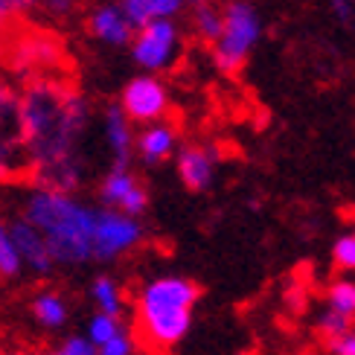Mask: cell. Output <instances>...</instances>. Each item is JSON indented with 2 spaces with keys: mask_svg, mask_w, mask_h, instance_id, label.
Segmentation results:
<instances>
[{
  "mask_svg": "<svg viewBox=\"0 0 355 355\" xmlns=\"http://www.w3.org/2000/svg\"><path fill=\"white\" fill-rule=\"evenodd\" d=\"M102 137H105V146L114 157V166H128L131 157H135V128L123 114L120 102H111L102 111Z\"/></svg>",
  "mask_w": 355,
  "mask_h": 355,
  "instance_id": "cell-13",
  "label": "cell"
},
{
  "mask_svg": "<svg viewBox=\"0 0 355 355\" xmlns=\"http://www.w3.org/2000/svg\"><path fill=\"white\" fill-rule=\"evenodd\" d=\"M175 169L189 192H204L216 181V152L198 143H187L175 152Z\"/></svg>",
  "mask_w": 355,
  "mask_h": 355,
  "instance_id": "cell-11",
  "label": "cell"
},
{
  "mask_svg": "<svg viewBox=\"0 0 355 355\" xmlns=\"http://www.w3.org/2000/svg\"><path fill=\"white\" fill-rule=\"evenodd\" d=\"M21 99V125L35 172V187L58 192H76L85 181L82 140L91 125L87 99L58 79H33Z\"/></svg>",
  "mask_w": 355,
  "mask_h": 355,
  "instance_id": "cell-1",
  "label": "cell"
},
{
  "mask_svg": "<svg viewBox=\"0 0 355 355\" xmlns=\"http://www.w3.org/2000/svg\"><path fill=\"white\" fill-rule=\"evenodd\" d=\"M329 9L335 21H341L344 26H355V0H329Z\"/></svg>",
  "mask_w": 355,
  "mask_h": 355,
  "instance_id": "cell-27",
  "label": "cell"
},
{
  "mask_svg": "<svg viewBox=\"0 0 355 355\" xmlns=\"http://www.w3.org/2000/svg\"><path fill=\"white\" fill-rule=\"evenodd\" d=\"M9 15L12 9L6 6V0H0V62H3V55L9 50V44H6V26H9Z\"/></svg>",
  "mask_w": 355,
  "mask_h": 355,
  "instance_id": "cell-28",
  "label": "cell"
},
{
  "mask_svg": "<svg viewBox=\"0 0 355 355\" xmlns=\"http://www.w3.org/2000/svg\"><path fill=\"white\" fill-rule=\"evenodd\" d=\"M21 216L44 236L55 265H85L94 259L96 207L70 192L33 187L24 198Z\"/></svg>",
  "mask_w": 355,
  "mask_h": 355,
  "instance_id": "cell-2",
  "label": "cell"
},
{
  "mask_svg": "<svg viewBox=\"0 0 355 355\" xmlns=\"http://www.w3.org/2000/svg\"><path fill=\"white\" fill-rule=\"evenodd\" d=\"M329 352L332 355H355V329L347 332L344 338H338L335 344H329Z\"/></svg>",
  "mask_w": 355,
  "mask_h": 355,
  "instance_id": "cell-29",
  "label": "cell"
},
{
  "mask_svg": "<svg viewBox=\"0 0 355 355\" xmlns=\"http://www.w3.org/2000/svg\"><path fill=\"white\" fill-rule=\"evenodd\" d=\"M12 227V239H15V248H18V257H21V265L24 271L35 274V277H47L55 271V262H53V254L47 242H44V236L29 225L24 216L12 218L9 221Z\"/></svg>",
  "mask_w": 355,
  "mask_h": 355,
  "instance_id": "cell-10",
  "label": "cell"
},
{
  "mask_svg": "<svg viewBox=\"0 0 355 355\" xmlns=\"http://www.w3.org/2000/svg\"><path fill=\"white\" fill-rule=\"evenodd\" d=\"M91 300L96 306L99 315H111V318H120L123 309H125V297H123V288L114 277L108 274H99L94 283H91Z\"/></svg>",
  "mask_w": 355,
  "mask_h": 355,
  "instance_id": "cell-16",
  "label": "cell"
},
{
  "mask_svg": "<svg viewBox=\"0 0 355 355\" xmlns=\"http://www.w3.org/2000/svg\"><path fill=\"white\" fill-rule=\"evenodd\" d=\"M85 24H87V33L96 41L108 44V47H125V44H131V35H135V26L125 21V15L116 3H96L87 12Z\"/></svg>",
  "mask_w": 355,
  "mask_h": 355,
  "instance_id": "cell-14",
  "label": "cell"
},
{
  "mask_svg": "<svg viewBox=\"0 0 355 355\" xmlns=\"http://www.w3.org/2000/svg\"><path fill=\"white\" fill-rule=\"evenodd\" d=\"M192 29L204 44H216L218 33H221V9L213 3H201V6H192Z\"/></svg>",
  "mask_w": 355,
  "mask_h": 355,
  "instance_id": "cell-17",
  "label": "cell"
},
{
  "mask_svg": "<svg viewBox=\"0 0 355 355\" xmlns=\"http://www.w3.org/2000/svg\"><path fill=\"white\" fill-rule=\"evenodd\" d=\"M349 236H352V239H355V230H352V233H349Z\"/></svg>",
  "mask_w": 355,
  "mask_h": 355,
  "instance_id": "cell-33",
  "label": "cell"
},
{
  "mask_svg": "<svg viewBox=\"0 0 355 355\" xmlns=\"http://www.w3.org/2000/svg\"><path fill=\"white\" fill-rule=\"evenodd\" d=\"M125 329V323H123V318H111V315H99V312H94L91 315V320H87V329H85V338L91 341L96 349L105 344V341H111L114 335H120Z\"/></svg>",
  "mask_w": 355,
  "mask_h": 355,
  "instance_id": "cell-20",
  "label": "cell"
},
{
  "mask_svg": "<svg viewBox=\"0 0 355 355\" xmlns=\"http://www.w3.org/2000/svg\"><path fill=\"white\" fill-rule=\"evenodd\" d=\"M201 3H210V0H187V6H201Z\"/></svg>",
  "mask_w": 355,
  "mask_h": 355,
  "instance_id": "cell-32",
  "label": "cell"
},
{
  "mask_svg": "<svg viewBox=\"0 0 355 355\" xmlns=\"http://www.w3.org/2000/svg\"><path fill=\"white\" fill-rule=\"evenodd\" d=\"M175 152H178V131L166 120L143 125L135 135V155L143 160L146 166L164 164V160L175 157Z\"/></svg>",
  "mask_w": 355,
  "mask_h": 355,
  "instance_id": "cell-12",
  "label": "cell"
},
{
  "mask_svg": "<svg viewBox=\"0 0 355 355\" xmlns=\"http://www.w3.org/2000/svg\"><path fill=\"white\" fill-rule=\"evenodd\" d=\"M99 355H135L137 352V338L131 335L128 329H123L120 335H114L111 341H105L99 349Z\"/></svg>",
  "mask_w": 355,
  "mask_h": 355,
  "instance_id": "cell-22",
  "label": "cell"
},
{
  "mask_svg": "<svg viewBox=\"0 0 355 355\" xmlns=\"http://www.w3.org/2000/svg\"><path fill=\"white\" fill-rule=\"evenodd\" d=\"M198 286L187 277L164 274L143 283L135 300L140 338L157 352H169L192 329V312L198 303Z\"/></svg>",
  "mask_w": 355,
  "mask_h": 355,
  "instance_id": "cell-3",
  "label": "cell"
},
{
  "mask_svg": "<svg viewBox=\"0 0 355 355\" xmlns=\"http://www.w3.org/2000/svg\"><path fill=\"white\" fill-rule=\"evenodd\" d=\"M0 355H55L53 349H3Z\"/></svg>",
  "mask_w": 355,
  "mask_h": 355,
  "instance_id": "cell-30",
  "label": "cell"
},
{
  "mask_svg": "<svg viewBox=\"0 0 355 355\" xmlns=\"http://www.w3.org/2000/svg\"><path fill=\"white\" fill-rule=\"evenodd\" d=\"M329 355H332V352H329Z\"/></svg>",
  "mask_w": 355,
  "mask_h": 355,
  "instance_id": "cell-34",
  "label": "cell"
},
{
  "mask_svg": "<svg viewBox=\"0 0 355 355\" xmlns=\"http://www.w3.org/2000/svg\"><path fill=\"white\" fill-rule=\"evenodd\" d=\"M29 312H33V320L38 323L41 329L55 332L70 320V303L58 291L50 288V291L35 294L33 303H29Z\"/></svg>",
  "mask_w": 355,
  "mask_h": 355,
  "instance_id": "cell-15",
  "label": "cell"
},
{
  "mask_svg": "<svg viewBox=\"0 0 355 355\" xmlns=\"http://www.w3.org/2000/svg\"><path fill=\"white\" fill-rule=\"evenodd\" d=\"M327 309L355 320V279H335L327 288Z\"/></svg>",
  "mask_w": 355,
  "mask_h": 355,
  "instance_id": "cell-19",
  "label": "cell"
},
{
  "mask_svg": "<svg viewBox=\"0 0 355 355\" xmlns=\"http://www.w3.org/2000/svg\"><path fill=\"white\" fill-rule=\"evenodd\" d=\"M6 6H9L12 12H26V9L35 6V0H6Z\"/></svg>",
  "mask_w": 355,
  "mask_h": 355,
  "instance_id": "cell-31",
  "label": "cell"
},
{
  "mask_svg": "<svg viewBox=\"0 0 355 355\" xmlns=\"http://www.w3.org/2000/svg\"><path fill=\"white\" fill-rule=\"evenodd\" d=\"M53 352H55V355H99L96 347L87 341L85 335H67L64 341L58 344Z\"/></svg>",
  "mask_w": 355,
  "mask_h": 355,
  "instance_id": "cell-26",
  "label": "cell"
},
{
  "mask_svg": "<svg viewBox=\"0 0 355 355\" xmlns=\"http://www.w3.org/2000/svg\"><path fill=\"white\" fill-rule=\"evenodd\" d=\"M152 21H175L187 9V0H146Z\"/></svg>",
  "mask_w": 355,
  "mask_h": 355,
  "instance_id": "cell-23",
  "label": "cell"
},
{
  "mask_svg": "<svg viewBox=\"0 0 355 355\" xmlns=\"http://www.w3.org/2000/svg\"><path fill=\"white\" fill-rule=\"evenodd\" d=\"M116 6H120V12L125 15V21L135 29H140V26H146L152 21L149 18V3H146V0H116Z\"/></svg>",
  "mask_w": 355,
  "mask_h": 355,
  "instance_id": "cell-24",
  "label": "cell"
},
{
  "mask_svg": "<svg viewBox=\"0 0 355 355\" xmlns=\"http://www.w3.org/2000/svg\"><path fill=\"white\" fill-rule=\"evenodd\" d=\"M143 225L140 218H131L125 213L99 207L94 221V259L96 262H114L125 254H131L143 242Z\"/></svg>",
  "mask_w": 355,
  "mask_h": 355,
  "instance_id": "cell-6",
  "label": "cell"
},
{
  "mask_svg": "<svg viewBox=\"0 0 355 355\" xmlns=\"http://www.w3.org/2000/svg\"><path fill=\"white\" fill-rule=\"evenodd\" d=\"M79 0H35V6L44 18H55V21H62V18H70L73 9H76Z\"/></svg>",
  "mask_w": 355,
  "mask_h": 355,
  "instance_id": "cell-25",
  "label": "cell"
},
{
  "mask_svg": "<svg viewBox=\"0 0 355 355\" xmlns=\"http://www.w3.org/2000/svg\"><path fill=\"white\" fill-rule=\"evenodd\" d=\"M99 201L108 210L137 218L149 207V192L128 166H111L99 181Z\"/></svg>",
  "mask_w": 355,
  "mask_h": 355,
  "instance_id": "cell-9",
  "label": "cell"
},
{
  "mask_svg": "<svg viewBox=\"0 0 355 355\" xmlns=\"http://www.w3.org/2000/svg\"><path fill=\"white\" fill-rule=\"evenodd\" d=\"M21 274H24V265H21L18 248H15V239H12V227H9V221L0 216V277L15 279Z\"/></svg>",
  "mask_w": 355,
  "mask_h": 355,
  "instance_id": "cell-18",
  "label": "cell"
},
{
  "mask_svg": "<svg viewBox=\"0 0 355 355\" xmlns=\"http://www.w3.org/2000/svg\"><path fill=\"white\" fill-rule=\"evenodd\" d=\"M120 108L131 123L149 125V123H160L169 111V91L166 85L157 76H135L120 94Z\"/></svg>",
  "mask_w": 355,
  "mask_h": 355,
  "instance_id": "cell-8",
  "label": "cell"
},
{
  "mask_svg": "<svg viewBox=\"0 0 355 355\" xmlns=\"http://www.w3.org/2000/svg\"><path fill=\"white\" fill-rule=\"evenodd\" d=\"M262 35V18L248 0H230L221 6V33L213 44V64L221 73H236L248 62Z\"/></svg>",
  "mask_w": 355,
  "mask_h": 355,
  "instance_id": "cell-4",
  "label": "cell"
},
{
  "mask_svg": "<svg viewBox=\"0 0 355 355\" xmlns=\"http://www.w3.org/2000/svg\"><path fill=\"white\" fill-rule=\"evenodd\" d=\"M29 169V155L21 125V99L0 79V181Z\"/></svg>",
  "mask_w": 355,
  "mask_h": 355,
  "instance_id": "cell-7",
  "label": "cell"
},
{
  "mask_svg": "<svg viewBox=\"0 0 355 355\" xmlns=\"http://www.w3.org/2000/svg\"><path fill=\"white\" fill-rule=\"evenodd\" d=\"M352 329H355L352 320L344 318V315H338V312H332V309H323V312L318 315V332H320L323 341H329V344H335L338 338H344Z\"/></svg>",
  "mask_w": 355,
  "mask_h": 355,
  "instance_id": "cell-21",
  "label": "cell"
},
{
  "mask_svg": "<svg viewBox=\"0 0 355 355\" xmlns=\"http://www.w3.org/2000/svg\"><path fill=\"white\" fill-rule=\"evenodd\" d=\"M181 53V29L175 21H149L131 35V55L146 76L169 70Z\"/></svg>",
  "mask_w": 355,
  "mask_h": 355,
  "instance_id": "cell-5",
  "label": "cell"
}]
</instances>
